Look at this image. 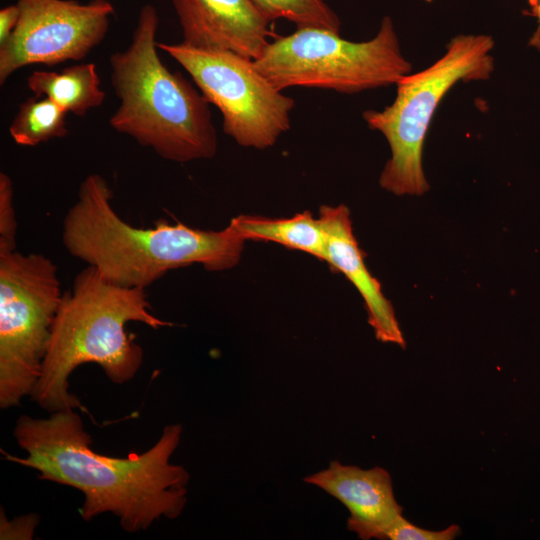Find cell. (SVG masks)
I'll use <instances>...</instances> for the list:
<instances>
[{"label":"cell","instance_id":"obj_1","mask_svg":"<svg viewBox=\"0 0 540 540\" xmlns=\"http://www.w3.org/2000/svg\"><path fill=\"white\" fill-rule=\"evenodd\" d=\"M13 435L26 456L4 453L5 459L36 470L39 479L81 491L85 521L110 512L123 530L134 533L162 517L177 518L186 505L189 473L170 463L181 424L166 425L150 449L125 458L96 453L74 410L52 412L44 419L21 415Z\"/></svg>","mask_w":540,"mask_h":540},{"label":"cell","instance_id":"obj_2","mask_svg":"<svg viewBox=\"0 0 540 540\" xmlns=\"http://www.w3.org/2000/svg\"><path fill=\"white\" fill-rule=\"evenodd\" d=\"M104 177L89 174L63 221L62 242L73 257L95 267L107 280L146 289L167 272L192 264L223 271L238 264L246 241L235 225L218 231L159 220L138 228L113 209Z\"/></svg>","mask_w":540,"mask_h":540},{"label":"cell","instance_id":"obj_3","mask_svg":"<svg viewBox=\"0 0 540 540\" xmlns=\"http://www.w3.org/2000/svg\"><path fill=\"white\" fill-rule=\"evenodd\" d=\"M129 322L153 329L173 325L151 312L144 288L112 283L90 265L82 269L63 293L32 400L50 413L83 409L68 379L84 363L99 365L115 384L131 380L143 350L126 331Z\"/></svg>","mask_w":540,"mask_h":540},{"label":"cell","instance_id":"obj_4","mask_svg":"<svg viewBox=\"0 0 540 540\" xmlns=\"http://www.w3.org/2000/svg\"><path fill=\"white\" fill-rule=\"evenodd\" d=\"M158 26L156 8L144 5L130 44L110 56L111 85L120 104L109 124L169 161L212 158L218 142L209 103L162 62Z\"/></svg>","mask_w":540,"mask_h":540},{"label":"cell","instance_id":"obj_5","mask_svg":"<svg viewBox=\"0 0 540 540\" xmlns=\"http://www.w3.org/2000/svg\"><path fill=\"white\" fill-rule=\"evenodd\" d=\"M488 35H458L431 66L404 76L393 103L369 109L363 119L387 140L391 157L379 178L380 186L395 195H422L429 189L422 155L425 138L441 100L459 81L486 80L494 70Z\"/></svg>","mask_w":540,"mask_h":540},{"label":"cell","instance_id":"obj_6","mask_svg":"<svg viewBox=\"0 0 540 540\" xmlns=\"http://www.w3.org/2000/svg\"><path fill=\"white\" fill-rule=\"evenodd\" d=\"M254 62L282 91L306 87L353 94L396 85L411 72L390 17L383 18L372 39L362 42L325 28H297L269 42Z\"/></svg>","mask_w":540,"mask_h":540},{"label":"cell","instance_id":"obj_7","mask_svg":"<svg viewBox=\"0 0 540 540\" xmlns=\"http://www.w3.org/2000/svg\"><path fill=\"white\" fill-rule=\"evenodd\" d=\"M55 263L40 253L0 255V407L18 406L40 377L63 296Z\"/></svg>","mask_w":540,"mask_h":540},{"label":"cell","instance_id":"obj_8","mask_svg":"<svg viewBox=\"0 0 540 540\" xmlns=\"http://www.w3.org/2000/svg\"><path fill=\"white\" fill-rule=\"evenodd\" d=\"M157 46L186 70L207 102L220 111L224 133L239 145L266 149L289 130L294 99L267 79L253 59L183 42Z\"/></svg>","mask_w":540,"mask_h":540},{"label":"cell","instance_id":"obj_9","mask_svg":"<svg viewBox=\"0 0 540 540\" xmlns=\"http://www.w3.org/2000/svg\"><path fill=\"white\" fill-rule=\"evenodd\" d=\"M18 24L0 44V84L17 70L80 61L108 33L115 9L108 0H18Z\"/></svg>","mask_w":540,"mask_h":540},{"label":"cell","instance_id":"obj_10","mask_svg":"<svg viewBox=\"0 0 540 540\" xmlns=\"http://www.w3.org/2000/svg\"><path fill=\"white\" fill-rule=\"evenodd\" d=\"M183 43L256 60L270 42V20L252 0H170Z\"/></svg>","mask_w":540,"mask_h":540},{"label":"cell","instance_id":"obj_11","mask_svg":"<svg viewBox=\"0 0 540 540\" xmlns=\"http://www.w3.org/2000/svg\"><path fill=\"white\" fill-rule=\"evenodd\" d=\"M338 499L348 509V529L360 539H387V533L402 516L395 499L390 474L381 467L361 469L332 461L329 467L304 478Z\"/></svg>","mask_w":540,"mask_h":540},{"label":"cell","instance_id":"obj_12","mask_svg":"<svg viewBox=\"0 0 540 540\" xmlns=\"http://www.w3.org/2000/svg\"><path fill=\"white\" fill-rule=\"evenodd\" d=\"M319 219L327 239V263L355 286L363 298L368 323L377 340L405 348V340L391 302L384 296L381 284L371 275L364 262V253L354 236L349 209L323 205Z\"/></svg>","mask_w":540,"mask_h":540},{"label":"cell","instance_id":"obj_13","mask_svg":"<svg viewBox=\"0 0 540 540\" xmlns=\"http://www.w3.org/2000/svg\"><path fill=\"white\" fill-rule=\"evenodd\" d=\"M27 87L36 97H46L68 113L85 116L101 106L105 91L94 63L76 64L61 71L35 70Z\"/></svg>","mask_w":540,"mask_h":540},{"label":"cell","instance_id":"obj_14","mask_svg":"<svg viewBox=\"0 0 540 540\" xmlns=\"http://www.w3.org/2000/svg\"><path fill=\"white\" fill-rule=\"evenodd\" d=\"M231 222L245 240L275 242L327 263L326 234L320 219H315L309 211L289 218L239 215Z\"/></svg>","mask_w":540,"mask_h":540},{"label":"cell","instance_id":"obj_15","mask_svg":"<svg viewBox=\"0 0 540 540\" xmlns=\"http://www.w3.org/2000/svg\"><path fill=\"white\" fill-rule=\"evenodd\" d=\"M68 112L46 97H30L19 107L9 134L21 146L33 147L68 134Z\"/></svg>","mask_w":540,"mask_h":540},{"label":"cell","instance_id":"obj_16","mask_svg":"<svg viewBox=\"0 0 540 540\" xmlns=\"http://www.w3.org/2000/svg\"><path fill=\"white\" fill-rule=\"evenodd\" d=\"M270 20L285 19L297 28L318 27L340 31L339 17L326 0H252Z\"/></svg>","mask_w":540,"mask_h":540},{"label":"cell","instance_id":"obj_17","mask_svg":"<svg viewBox=\"0 0 540 540\" xmlns=\"http://www.w3.org/2000/svg\"><path fill=\"white\" fill-rule=\"evenodd\" d=\"M17 220L11 178L0 173V255L16 251Z\"/></svg>","mask_w":540,"mask_h":540},{"label":"cell","instance_id":"obj_18","mask_svg":"<svg viewBox=\"0 0 540 540\" xmlns=\"http://www.w3.org/2000/svg\"><path fill=\"white\" fill-rule=\"evenodd\" d=\"M460 534L458 525L435 531L416 526L400 516L387 533L390 540H453Z\"/></svg>","mask_w":540,"mask_h":540},{"label":"cell","instance_id":"obj_19","mask_svg":"<svg viewBox=\"0 0 540 540\" xmlns=\"http://www.w3.org/2000/svg\"><path fill=\"white\" fill-rule=\"evenodd\" d=\"M40 518L35 513H30L15 519L8 520L1 509L0 513V539L1 540H30L39 524Z\"/></svg>","mask_w":540,"mask_h":540},{"label":"cell","instance_id":"obj_20","mask_svg":"<svg viewBox=\"0 0 540 540\" xmlns=\"http://www.w3.org/2000/svg\"><path fill=\"white\" fill-rule=\"evenodd\" d=\"M19 20L17 4L7 5L0 10V44L5 42L15 30Z\"/></svg>","mask_w":540,"mask_h":540},{"label":"cell","instance_id":"obj_21","mask_svg":"<svg viewBox=\"0 0 540 540\" xmlns=\"http://www.w3.org/2000/svg\"><path fill=\"white\" fill-rule=\"evenodd\" d=\"M533 12H534V15L538 19L539 25H538V29L532 36L529 44L535 47H540V0L537 1L536 6L533 8Z\"/></svg>","mask_w":540,"mask_h":540},{"label":"cell","instance_id":"obj_22","mask_svg":"<svg viewBox=\"0 0 540 540\" xmlns=\"http://www.w3.org/2000/svg\"><path fill=\"white\" fill-rule=\"evenodd\" d=\"M538 0H529L532 9L536 6Z\"/></svg>","mask_w":540,"mask_h":540}]
</instances>
